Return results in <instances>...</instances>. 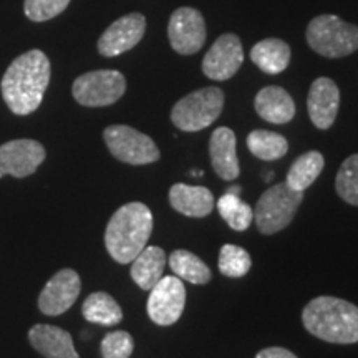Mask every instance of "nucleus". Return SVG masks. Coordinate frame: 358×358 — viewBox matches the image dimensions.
Wrapping results in <instances>:
<instances>
[{"instance_id": "1", "label": "nucleus", "mask_w": 358, "mask_h": 358, "mask_svg": "<svg viewBox=\"0 0 358 358\" xmlns=\"http://www.w3.org/2000/svg\"><path fill=\"white\" fill-rule=\"evenodd\" d=\"M50 73V60L42 50H30L17 57L0 83L8 110L20 116L34 113L43 100Z\"/></svg>"}, {"instance_id": "2", "label": "nucleus", "mask_w": 358, "mask_h": 358, "mask_svg": "<svg viewBox=\"0 0 358 358\" xmlns=\"http://www.w3.org/2000/svg\"><path fill=\"white\" fill-rule=\"evenodd\" d=\"M303 327L313 337L329 343L358 342V307L343 299L322 295L310 301L302 312Z\"/></svg>"}, {"instance_id": "3", "label": "nucleus", "mask_w": 358, "mask_h": 358, "mask_svg": "<svg viewBox=\"0 0 358 358\" xmlns=\"http://www.w3.org/2000/svg\"><path fill=\"white\" fill-rule=\"evenodd\" d=\"M153 232V214L143 203H128L111 216L105 231V245L120 264H129L146 248Z\"/></svg>"}, {"instance_id": "4", "label": "nucleus", "mask_w": 358, "mask_h": 358, "mask_svg": "<svg viewBox=\"0 0 358 358\" xmlns=\"http://www.w3.org/2000/svg\"><path fill=\"white\" fill-rule=\"evenodd\" d=\"M307 42L313 52L327 58H342L358 50V27L337 15H319L307 27Z\"/></svg>"}, {"instance_id": "5", "label": "nucleus", "mask_w": 358, "mask_h": 358, "mask_svg": "<svg viewBox=\"0 0 358 358\" xmlns=\"http://www.w3.org/2000/svg\"><path fill=\"white\" fill-rule=\"evenodd\" d=\"M224 108V93L221 88L208 87L196 90L181 98L173 106L171 120L181 131L194 133L211 127Z\"/></svg>"}, {"instance_id": "6", "label": "nucleus", "mask_w": 358, "mask_h": 358, "mask_svg": "<svg viewBox=\"0 0 358 358\" xmlns=\"http://www.w3.org/2000/svg\"><path fill=\"white\" fill-rule=\"evenodd\" d=\"M303 199L302 191H295L287 182H280L264 192L256 206V224L262 234L271 236L287 227Z\"/></svg>"}, {"instance_id": "7", "label": "nucleus", "mask_w": 358, "mask_h": 358, "mask_svg": "<svg viewBox=\"0 0 358 358\" xmlns=\"http://www.w3.org/2000/svg\"><path fill=\"white\" fill-rule=\"evenodd\" d=\"M110 153L128 164H150L159 159L156 143L145 133L127 124H111L103 133Z\"/></svg>"}, {"instance_id": "8", "label": "nucleus", "mask_w": 358, "mask_h": 358, "mask_svg": "<svg viewBox=\"0 0 358 358\" xmlns=\"http://www.w3.org/2000/svg\"><path fill=\"white\" fill-rule=\"evenodd\" d=\"M127 80L123 73L116 70L88 71L75 80L73 98L80 105L96 108V106H110L124 95Z\"/></svg>"}, {"instance_id": "9", "label": "nucleus", "mask_w": 358, "mask_h": 358, "mask_svg": "<svg viewBox=\"0 0 358 358\" xmlns=\"http://www.w3.org/2000/svg\"><path fill=\"white\" fill-rule=\"evenodd\" d=\"M186 306V289L176 275H163L150 290L148 315L156 325H173L182 315Z\"/></svg>"}, {"instance_id": "10", "label": "nucleus", "mask_w": 358, "mask_h": 358, "mask_svg": "<svg viewBox=\"0 0 358 358\" xmlns=\"http://www.w3.org/2000/svg\"><path fill=\"white\" fill-rule=\"evenodd\" d=\"M168 37L173 50L181 55H194L206 42L203 13L192 7H181L173 12L168 24Z\"/></svg>"}, {"instance_id": "11", "label": "nucleus", "mask_w": 358, "mask_h": 358, "mask_svg": "<svg viewBox=\"0 0 358 358\" xmlns=\"http://www.w3.org/2000/svg\"><path fill=\"white\" fill-rule=\"evenodd\" d=\"M244 50L237 35L224 34L219 37L203 60V73L208 78L226 82L243 66Z\"/></svg>"}, {"instance_id": "12", "label": "nucleus", "mask_w": 358, "mask_h": 358, "mask_svg": "<svg viewBox=\"0 0 358 358\" xmlns=\"http://www.w3.org/2000/svg\"><path fill=\"white\" fill-rule=\"evenodd\" d=\"M82 280L73 268H62L47 282L38 295V308L45 315H62L77 302Z\"/></svg>"}, {"instance_id": "13", "label": "nucleus", "mask_w": 358, "mask_h": 358, "mask_svg": "<svg viewBox=\"0 0 358 358\" xmlns=\"http://www.w3.org/2000/svg\"><path fill=\"white\" fill-rule=\"evenodd\" d=\"M146 32V19L141 13L133 12L115 20L98 40V52L103 57H116L131 50L141 42Z\"/></svg>"}, {"instance_id": "14", "label": "nucleus", "mask_w": 358, "mask_h": 358, "mask_svg": "<svg viewBox=\"0 0 358 358\" xmlns=\"http://www.w3.org/2000/svg\"><path fill=\"white\" fill-rule=\"evenodd\" d=\"M45 159V148L35 140H13L0 146V178H25L37 171Z\"/></svg>"}, {"instance_id": "15", "label": "nucleus", "mask_w": 358, "mask_h": 358, "mask_svg": "<svg viewBox=\"0 0 358 358\" xmlns=\"http://www.w3.org/2000/svg\"><path fill=\"white\" fill-rule=\"evenodd\" d=\"M340 106V92L334 80L320 77L312 83L307 98L308 116L319 129H329L335 123Z\"/></svg>"}, {"instance_id": "16", "label": "nucleus", "mask_w": 358, "mask_h": 358, "mask_svg": "<svg viewBox=\"0 0 358 358\" xmlns=\"http://www.w3.org/2000/svg\"><path fill=\"white\" fill-rule=\"evenodd\" d=\"M209 156L214 173L224 181H232L239 176V159L236 151V134L231 128L221 127L211 134Z\"/></svg>"}, {"instance_id": "17", "label": "nucleus", "mask_w": 358, "mask_h": 358, "mask_svg": "<svg viewBox=\"0 0 358 358\" xmlns=\"http://www.w3.org/2000/svg\"><path fill=\"white\" fill-rule=\"evenodd\" d=\"M29 340L35 350L45 358H80L71 335L60 327L47 324L35 325L30 329Z\"/></svg>"}, {"instance_id": "18", "label": "nucleus", "mask_w": 358, "mask_h": 358, "mask_svg": "<svg viewBox=\"0 0 358 358\" xmlns=\"http://www.w3.org/2000/svg\"><path fill=\"white\" fill-rule=\"evenodd\" d=\"M173 209L189 217H206L214 209L213 192L204 186H189L178 182L169 189Z\"/></svg>"}, {"instance_id": "19", "label": "nucleus", "mask_w": 358, "mask_h": 358, "mask_svg": "<svg viewBox=\"0 0 358 358\" xmlns=\"http://www.w3.org/2000/svg\"><path fill=\"white\" fill-rule=\"evenodd\" d=\"M254 106L262 120L274 124L289 123L295 115L292 96L284 88L275 87V85L262 88L254 100Z\"/></svg>"}, {"instance_id": "20", "label": "nucleus", "mask_w": 358, "mask_h": 358, "mask_svg": "<svg viewBox=\"0 0 358 358\" xmlns=\"http://www.w3.org/2000/svg\"><path fill=\"white\" fill-rule=\"evenodd\" d=\"M164 267H166V254L161 248L150 245L141 250L136 257L133 259L131 277L136 282L138 287L150 292L163 277Z\"/></svg>"}, {"instance_id": "21", "label": "nucleus", "mask_w": 358, "mask_h": 358, "mask_svg": "<svg viewBox=\"0 0 358 358\" xmlns=\"http://www.w3.org/2000/svg\"><path fill=\"white\" fill-rule=\"evenodd\" d=\"M250 60L259 66L264 73H282L290 64V47L284 40L266 38L256 43L250 50Z\"/></svg>"}, {"instance_id": "22", "label": "nucleus", "mask_w": 358, "mask_h": 358, "mask_svg": "<svg viewBox=\"0 0 358 358\" xmlns=\"http://www.w3.org/2000/svg\"><path fill=\"white\" fill-rule=\"evenodd\" d=\"M83 317L92 324L111 327L120 324L123 319L122 307L106 292H95L88 295L82 307Z\"/></svg>"}, {"instance_id": "23", "label": "nucleus", "mask_w": 358, "mask_h": 358, "mask_svg": "<svg viewBox=\"0 0 358 358\" xmlns=\"http://www.w3.org/2000/svg\"><path fill=\"white\" fill-rule=\"evenodd\" d=\"M324 164L325 159L319 151H308V153H303L292 163L285 182H287L292 189L303 192V189L312 186L313 181L320 176Z\"/></svg>"}, {"instance_id": "24", "label": "nucleus", "mask_w": 358, "mask_h": 358, "mask_svg": "<svg viewBox=\"0 0 358 358\" xmlns=\"http://www.w3.org/2000/svg\"><path fill=\"white\" fill-rule=\"evenodd\" d=\"M169 267L181 280L191 284H208L211 280V268L189 250L178 249L169 256Z\"/></svg>"}, {"instance_id": "25", "label": "nucleus", "mask_w": 358, "mask_h": 358, "mask_svg": "<svg viewBox=\"0 0 358 358\" xmlns=\"http://www.w3.org/2000/svg\"><path fill=\"white\" fill-rule=\"evenodd\" d=\"M248 148L256 158L262 161H275L287 155L289 143L279 133L256 129L248 136Z\"/></svg>"}, {"instance_id": "26", "label": "nucleus", "mask_w": 358, "mask_h": 358, "mask_svg": "<svg viewBox=\"0 0 358 358\" xmlns=\"http://www.w3.org/2000/svg\"><path fill=\"white\" fill-rule=\"evenodd\" d=\"M217 211L221 217L229 224L231 229L245 231L254 221V211L248 203L241 199V196L226 192L217 201Z\"/></svg>"}, {"instance_id": "27", "label": "nucleus", "mask_w": 358, "mask_h": 358, "mask_svg": "<svg viewBox=\"0 0 358 358\" xmlns=\"http://www.w3.org/2000/svg\"><path fill=\"white\" fill-rule=\"evenodd\" d=\"M252 261H250L249 252L239 245L226 244L219 252V271L222 275L239 279L249 272Z\"/></svg>"}, {"instance_id": "28", "label": "nucleus", "mask_w": 358, "mask_h": 358, "mask_svg": "<svg viewBox=\"0 0 358 358\" xmlns=\"http://www.w3.org/2000/svg\"><path fill=\"white\" fill-rule=\"evenodd\" d=\"M335 189L345 203L358 206V155L343 161L335 179Z\"/></svg>"}, {"instance_id": "29", "label": "nucleus", "mask_w": 358, "mask_h": 358, "mask_svg": "<svg viewBox=\"0 0 358 358\" xmlns=\"http://www.w3.org/2000/svg\"><path fill=\"white\" fill-rule=\"evenodd\" d=\"M134 350V340L124 330H116L101 340V358H129Z\"/></svg>"}, {"instance_id": "30", "label": "nucleus", "mask_w": 358, "mask_h": 358, "mask_svg": "<svg viewBox=\"0 0 358 358\" xmlns=\"http://www.w3.org/2000/svg\"><path fill=\"white\" fill-rule=\"evenodd\" d=\"M70 0H25V15L32 22H47L60 15L69 7Z\"/></svg>"}, {"instance_id": "31", "label": "nucleus", "mask_w": 358, "mask_h": 358, "mask_svg": "<svg viewBox=\"0 0 358 358\" xmlns=\"http://www.w3.org/2000/svg\"><path fill=\"white\" fill-rule=\"evenodd\" d=\"M256 358H297L292 352L287 350V348L282 347H271V348H264L257 353Z\"/></svg>"}, {"instance_id": "32", "label": "nucleus", "mask_w": 358, "mask_h": 358, "mask_svg": "<svg viewBox=\"0 0 358 358\" xmlns=\"http://www.w3.org/2000/svg\"><path fill=\"white\" fill-rule=\"evenodd\" d=\"M241 189H243V187H241V186H231L229 189H227V192H231V194L241 196Z\"/></svg>"}, {"instance_id": "33", "label": "nucleus", "mask_w": 358, "mask_h": 358, "mask_svg": "<svg viewBox=\"0 0 358 358\" xmlns=\"http://www.w3.org/2000/svg\"><path fill=\"white\" fill-rule=\"evenodd\" d=\"M192 174V176H194V178H199V176H204V173L203 171H198V169H194V171H192L191 173Z\"/></svg>"}]
</instances>
